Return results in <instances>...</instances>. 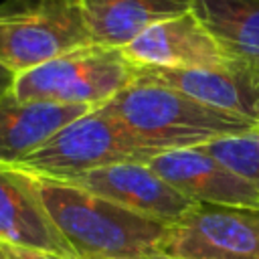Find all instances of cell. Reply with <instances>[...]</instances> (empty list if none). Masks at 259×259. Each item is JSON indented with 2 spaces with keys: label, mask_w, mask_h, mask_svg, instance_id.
<instances>
[{
  "label": "cell",
  "mask_w": 259,
  "mask_h": 259,
  "mask_svg": "<svg viewBox=\"0 0 259 259\" xmlns=\"http://www.w3.org/2000/svg\"><path fill=\"white\" fill-rule=\"evenodd\" d=\"M192 14L229 61L259 69V0H194Z\"/></svg>",
  "instance_id": "14"
},
{
  "label": "cell",
  "mask_w": 259,
  "mask_h": 259,
  "mask_svg": "<svg viewBox=\"0 0 259 259\" xmlns=\"http://www.w3.org/2000/svg\"><path fill=\"white\" fill-rule=\"evenodd\" d=\"M34 186L53 223L79 259H140L162 251L168 225L136 214L69 182L34 178Z\"/></svg>",
  "instance_id": "1"
},
{
  "label": "cell",
  "mask_w": 259,
  "mask_h": 259,
  "mask_svg": "<svg viewBox=\"0 0 259 259\" xmlns=\"http://www.w3.org/2000/svg\"><path fill=\"white\" fill-rule=\"evenodd\" d=\"M69 184L81 186L101 198H107L146 219L174 225L192 206L168 180H164L148 162H121L83 174Z\"/></svg>",
  "instance_id": "8"
},
{
  "label": "cell",
  "mask_w": 259,
  "mask_h": 259,
  "mask_svg": "<svg viewBox=\"0 0 259 259\" xmlns=\"http://www.w3.org/2000/svg\"><path fill=\"white\" fill-rule=\"evenodd\" d=\"M202 148L235 170L259 192V123L243 134L214 140Z\"/></svg>",
  "instance_id": "15"
},
{
  "label": "cell",
  "mask_w": 259,
  "mask_h": 259,
  "mask_svg": "<svg viewBox=\"0 0 259 259\" xmlns=\"http://www.w3.org/2000/svg\"><path fill=\"white\" fill-rule=\"evenodd\" d=\"M121 51L138 69H208L229 61L192 10L148 28Z\"/></svg>",
  "instance_id": "10"
},
{
  "label": "cell",
  "mask_w": 259,
  "mask_h": 259,
  "mask_svg": "<svg viewBox=\"0 0 259 259\" xmlns=\"http://www.w3.org/2000/svg\"><path fill=\"white\" fill-rule=\"evenodd\" d=\"M14 81H16V75L4 65H0V97L14 89Z\"/></svg>",
  "instance_id": "16"
},
{
  "label": "cell",
  "mask_w": 259,
  "mask_h": 259,
  "mask_svg": "<svg viewBox=\"0 0 259 259\" xmlns=\"http://www.w3.org/2000/svg\"><path fill=\"white\" fill-rule=\"evenodd\" d=\"M24 253V251H22ZM24 259H49V257H42V255H34V253H24Z\"/></svg>",
  "instance_id": "19"
},
{
  "label": "cell",
  "mask_w": 259,
  "mask_h": 259,
  "mask_svg": "<svg viewBox=\"0 0 259 259\" xmlns=\"http://www.w3.org/2000/svg\"><path fill=\"white\" fill-rule=\"evenodd\" d=\"M148 164L194 204L259 208V192L204 148L170 150Z\"/></svg>",
  "instance_id": "9"
},
{
  "label": "cell",
  "mask_w": 259,
  "mask_h": 259,
  "mask_svg": "<svg viewBox=\"0 0 259 259\" xmlns=\"http://www.w3.org/2000/svg\"><path fill=\"white\" fill-rule=\"evenodd\" d=\"M158 154L164 152L142 142L107 105H101L63 125L14 168L34 178L71 182L99 168L148 162Z\"/></svg>",
  "instance_id": "3"
},
{
  "label": "cell",
  "mask_w": 259,
  "mask_h": 259,
  "mask_svg": "<svg viewBox=\"0 0 259 259\" xmlns=\"http://www.w3.org/2000/svg\"><path fill=\"white\" fill-rule=\"evenodd\" d=\"M138 77V67L121 49L89 45L16 75L12 93L18 99L61 105L101 107Z\"/></svg>",
  "instance_id": "5"
},
{
  "label": "cell",
  "mask_w": 259,
  "mask_h": 259,
  "mask_svg": "<svg viewBox=\"0 0 259 259\" xmlns=\"http://www.w3.org/2000/svg\"><path fill=\"white\" fill-rule=\"evenodd\" d=\"M140 259H184V257H178V255H170V253H164V251H156V253H150V255H144Z\"/></svg>",
  "instance_id": "18"
},
{
  "label": "cell",
  "mask_w": 259,
  "mask_h": 259,
  "mask_svg": "<svg viewBox=\"0 0 259 259\" xmlns=\"http://www.w3.org/2000/svg\"><path fill=\"white\" fill-rule=\"evenodd\" d=\"M162 251L184 259H259V208L194 204L170 225Z\"/></svg>",
  "instance_id": "6"
},
{
  "label": "cell",
  "mask_w": 259,
  "mask_h": 259,
  "mask_svg": "<svg viewBox=\"0 0 259 259\" xmlns=\"http://www.w3.org/2000/svg\"><path fill=\"white\" fill-rule=\"evenodd\" d=\"M105 105L142 142L160 152L202 148L259 123L144 79H136Z\"/></svg>",
  "instance_id": "2"
},
{
  "label": "cell",
  "mask_w": 259,
  "mask_h": 259,
  "mask_svg": "<svg viewBox=\"0 0 259 259\" xmlns=\"http://www.w3.org/2000/svg\"><path fill=\"white\" fill-rule=\"evenodd\" d=\"M0 243L49 259H79L47 212L34 178L0 164Z\"/></svg>",
  "instance_id": "7"
},
{
  "label": "cell",
  "mask_w": 259,
  "mask_h": 259,
  "mask_svg": "<svg viewBox=\"0 0 259 259\" xmlns=\"http://www.w3.org/2000/svg\"><path fill=\"white\" fill-rule=\"evenodd\" d=\"M89 107L18 99L12 91L0 97V164L16 166L38 150L55 132L87 113Z\"/></svg>",
  "instance_id": "12"
},
{
  "label": "cell",
  "mask_w": 259,
  "mask_h": 259,
  "mask_svg": "<svg viewBox=\"0 0 259 259\" xmlns=\"http://www.w3.org/2000/svg\"><path fill=\"white\" fill-rule=\"evenodd\" d=\"M194 0H83L95 45L123 49L148 28L186 14Z\"/></svg>",
  "instance_id": "13"
},
{
  "label": "cell",
  "mask_w": 259,
  "mask_h": 259,
  "mask_svg": "<svg viewBox=\"0 0 259 259\" xmlns=\"http://www.w3.org/2000/svg\"><path fill=\"white\" fill-rule=\"evenodd\" d=\"M174 87L202 103L259 121V69L227 61L208 69H138V77Z\"/></svg>",
  "instance_id": "11"
},
{
  "label": "cell",
  "mask_w": 259,
  "mask_h": 259,
  "mask_svg": "<svg viewBox=\"0 0 259 259\" xmlns=\"http://www.w3.org/2000/svg\"><path fill=\"white\" fill-rule=\"evenodd\" d=\"M93 45L83 0H4L0 65L14 75Z\"/></svg>",
  "instance_id": "4"
},
{
  "label": "cell",
  "mask_w": 259,
  "mask_h": 259,
  "mask_svg": "<svg viewBox=\"0 0 259 259\" xmlns=\"http://www.w3.org/2000/svg\"><path fill=\"white\" fill-rule=\"evenodd\" d=\"M0 259H24V253L0 243Z\"/></svg>",
  "instance_id": "17"
}]
</instances>
